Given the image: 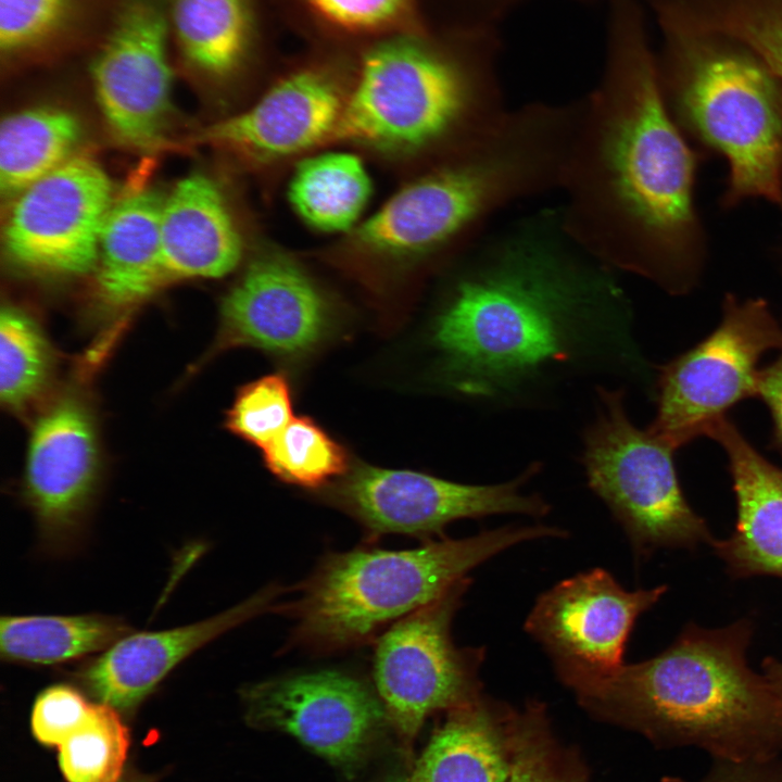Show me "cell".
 Here are the masks:
<instances>
[{
	"label": "cell",
	"mask_w": 782,
	"mask_h": 782,
	"mask_svg": "<svg viewBox=\"0 0 782 782\" xmlns=\"http://www.w3.org/2000/svg\"><path fill=\"white\" fill-rule=\"evenodd\" d=\"M342 108L328 77L300 71L276 84L250 109L201 130L195 141L258 160L287 156L332 137Z\"/></svg>",
	"instance_id": "ac0fdd59"
},
{
	"label": "cell",
	"mask_w": 782,
	"mask_h": 782,
	"mask_svg": "<svg viewBox=\"0 0 782 782\" xmlns=\"http://www.w3.org/2000/svg\"><path fill=\"white\" fill-rule=\"evenodd\" d=\"M757 396L771 414L774 442L782 451V352L772 364L759 371Z\"/></svg>",
	"instance_id": "d590c367"
},
{
	"label": "cell",
	"mask_w": 782,
	"mask_h": 782,
	"mask_svg": "<svg viewBox=\"0 0 782 782\" xmlns=\"http://www.w3.org/2000/svg\"><path fill=\"white\" fill-rule=\"evenodd\" d=\"M707 436L727 453L736 501L733 532L710 545L734 578H782V469L760 455L726 417Z\"/></svg>",
	"instance_id": "d6986e66"
},
{
	"label": "cell",
	"mask_w": 782,
	"mask_h": 782,
	"mask_svg": "<svg viewBox=\"0 0 782 782\" xmlns=\"http://www.w3.org/2000/svg\"><path fill=\"white\" fill-rule=\"evenodd\" d=\"M661 782H690L666 777ZM697 782H782V761L775 757L758 760H716L704 779Z\"/></svg>",
	"instance_id": "e575fe53"
},
{
	"label": "cell",
	"mask_w": 782,
	"mask_h": 782,
	"mask_svg": "<svg viewBox=\"0 0 782 782\" xmlns=\"http://www.w3.org/2000/svg\"><path fill=\"white\" fill-rule=\"evenodd\" d=\"M114 707L91 704L80 726L59 746L67 782H117L129 748V734Z\"/></svg>",
	"instance_id": "f546056e"
},
{
	"label": "cell",
	"mask_w": 782,
	"mask_h": 782,
	"mask_svg": "<svg viewBox=\"0 0 782 782\" xmlns=\"http://www.w3.org/2000/svg\"><path fill=\"white\" fill-rule=\"evenodd\" d=\"M112 194L100 164L73 156L12 199L3 228L9 261L40 275L77 276L94 269Z\"/></svg>",
	"instance_id": "4fadbf2b"
},
{
	"label": "cell",
	"mask_w": 782,
	"mask_h": 782,
	"mask_svg": "<svg viewBox=\"0 0 782 782\" xmlns=\"http://www.w3.org/2000/svg\"><path fill=\"white\" fill-rule=\"evenodd\" d=\"M666 585L629 591L603 568L565 579L543 592L525 621L563 684L620 667L638 618L666 593Z\"/></svg>",
	"instance_id": "5bb4252c"
},
{
	"label": "cell",
	"mask_w": 782,
	"mask_h": 782,
	"mask_svg": "<svg viewBox=\"0 0 782 782\" xmlns=\"http://www.w3.org/2000/svg\"><path fill=\"white\" fill-rule=\"evenodd\" d=\"M160 237L164 281L223 277L241 260L240 234L226 201L203 174L184 177L163 200Z\"/></svg>",
	"instance_id": "ffe728a7"
},
{
	"label": "cell",
	"mask_w": 782,
	"mask_h": 782,
	"mask_svg": "<svg viewBox=\"0 0 782 782\" xmlns=\"http://www.w3.org/2000/svg\"><path fill=\"white\" fill-rule=\"evenodd\" d=\"M762 676L782 708V659L767 657L761 664Z\"/></svg>",
	"instance_id": "8d00e7d4"
},
{
	"label": "cell",
	"mask_w": 782,
	"mask_h": 782,
	"mask_svg": "<svg viewBox=\"0 0 782 782\" xmlns=\"http://www.w3.org/2000/svg\"><path fill=\"white\" fill-rule=\"evenodd\" d=\"M658 78L681 130L726 157L723 202L760 197L782 205V85L729 39L663 31Z\"/></svg>",
	"instance_id": "8992f818"
},
{
	"label": "cell",
	"mask_w": 782,
	"mask_h": 782,
	"mask_svg": "<svg viewBox=\"0 0 782 782\" xmlns=\"http://www.w3.org/2000/svg\"><path fill=\"white\" fill-rule=\"evenodd\" d=\"M470 252L431 327L463 393H502L571 360L590 321L620 304L613 270L566 231L558 209L481 234Z\"/></svg>",
	"instance_id": "7a4b0ae2"
},
{
	"label": "cell",
	"mask_w": 782,
	"mask_h": 782,
	"mask_svg": "<svg viewBox=\"0 0 782 782\" xmlns=\"http://www.w3.org/2000/svg\"><path fill=\"white\" fill-rule=\"evenodd\" d=\"M293 401L286 376L274 373L243 384L226 413V427L264 449L293 419Z\"/></svg>",
	"instance_id": "1f68e13d"
},
{
	"label": "cell",
	"mask_w": 782,
	"mask_h": 782,
	"mask_svg": "<svg viewBox=\"0 0 782 782\" xmlns=\"http://www.w3.org/2000/svg\"><path fill=\"white\" fill-rule=\"evenodd\" d=\"M748 619L705 629L689 623L656 656L570 689L593 718L642 734L658 747L695 746L716 760H758L782 751V708L747 661Z\"/></svg>",
	"instance_id": "3957f363"
},
{
	"label": "cell",
	"mask_w": 782,
	"mask_h": 782,
	"mask_svg": "<svg viewBox=\"0 0 782 782\" xmlns=\"http://www.w3.org/2000/svg\"><path fill=\"white\" fill-rule=\"evenodd\" d=\"M98 479L91 416L78 400L60 399L34 425L23 483V496L46 553L64 556L80 546Z\"/></svg>",
	"instance_id": "9a60e30c"
},
{
	"label": "cell",
	"mask_w": 782,
	"mask_h": 782,
	"mask_svg": "<svg viewBox=\"0 0 782 782\" xmlns=\"http://www.w3.org/2000/svg\"><path fill=\"white\" fill-rule=\"evenodd\" d=\"M240 697L250 727L288 733L349 774L389 724L376 690L340 670L264 680L243 686Z\"/></svg>",
	"instance_id": "7c38bea8"
},
{
	"label": "cell",
	"mask_w": 782,
	"mask_h": 782,
	"mask_svg": "<svg viewBox=\"0 0 782 782\" xmlns=\"http://www.w3.org/2000/svg\"><path fill=\"white\" fill-rule=\"evenodd\" d=\"M262 452L277 479L301 488L321 489L349 471L344 447L306 416L293 418Z\"/></svg>",
	"instance_id": "f1b7e54d"
},
{
	"label": "cell",
	"mask_w": 782,
	"mask_h": 782,
	"mask_svg": "<svg viewBox=\"0 0 782 782\" xmlns=\"http://www.w3.org/2000/svg\"><path fill=\"white\" fill-rule=\"evenodd\" d=\"M130 632L122 618L101 614L2 616L0 654L12 664L60 665L106 651Z\"/></svg>",
	"instance_id": "484cf974"
},
{
	"label": "cell",
	"mask_w": 782,
	"mask_h": 782,
	"mask_svg": "<svg viewBox=\"0 0 782 782\" xmlns=\"http://www.w3.org/2000/svg\"><path fill=\"white\" fill-rule=\"evenodd\" d=\"M471 579L393 623L375 640L373 679L404 756L426 719L468 705L482 693L484 647H459L452 625Z\"/></svg>",
	"instance_id": "ba28073f"
},
{
	"label": "cell",
	"mask_w": 782,
	"mask_h": 782,
	"mask_svg": "<svg viewBox=\"0 0 782 782\" xmlns=\"http://www.w3.org/2000/svg\"><path fill=\"white\" fill-rule=\"evenodd\" d=\"M497 29H462L456 48L392 39L365 55L331 138L399 150L458 153L509 109L500 78Z\"/></svg>",
	"instance_id": "277c9868"
},
{
	"label": "cell",
	"mask_w": 782,
	"mask_h": 782,
	"mask_svg": "<svg viewBox=\"0 0 782 782\" xmlns=\"http://www.w3.org/2000/svg\"><path fill=\"white\" fill-rule=\"evenodd\" d=\"M85 59L96 102L115 138L138 150L161 147L175 72L166 0H115Z\"/></svg>",
	"instance_id": "8fae6325"
},
{
	"label": "cell",
	"mask_w": 782,
	"mask_h": 782,
	"mask_svg": "<svg viewBox=\"0 0 782 782\" xmlns=\"http://www.w3.org/2000/svg\"><path fill=\"white\" fill-rule=\"evenodd\" d=\"M329 23L350 30H373L394 21L407 0H307Z\"/></svg>",
	"instance_id": "836d02e7"
},
{
	"label": "cell",
	"mask_w": 782,
	"mask_h": 782,
	"mask_svg": "<svg viewBox=\"0 0 782 782\" xmlns=\"http://www.w3.org/2000/svg\"><path fill=\"white\" fill-rule=\"evenodd\" d=\"M51 353L37 324L18 308L7 306L0 317V393L10 408L21 409L45 389Z\"/></svg>",
	"instance_id": "4dcf8cb0"
},
{
	"label": "cell",
	"mask_w": 782,
	"mask_h": 782,
	"mask_svg": "<svg viewBox=\"0 0 782 782\" xmlns=\"http://www.w3.org/2000/svg\"><path fill=\"white\" fill-rule=\"evenodd\" d=\"M283 590L270 584L216 616L162 631L125 635L77 672L101 703L129 711L182 660L223 633L274 609Z\"/></svg>",
	"instance_id": "e0dca14e"
},
{
	"label": "cell",
	"mask_w": 782,
	"mask_h": 782,
	"mask_svg": "<svg viewBox=\"0 0 782 782\" xmlns=\"http://www.w3.org/2000/svg\"><path fill=\"white\" fill-rule=\"evenodd\" d=\"M566 534L546 525L504 526L464 539L428 540L408 550L360 546L328 553L295 586L297 596L273 610L293 620L292 646L317 654L357 647L444 595L499 553Z\"/></svg>",
	"instance_id": "5b68a950"
},
{
	"label": "cell",
	"mask_w": 782,
	"mask_h": 782,
	"mask_svg": "<svg viewBox=\"0 0 782 782\" xmlns=\"http://www.w3.org/2000/svg\"><path fill=\"white\" fill-rule=\"evenodd\" d=\"M774 348H782V328L768 304L728 295L720 325L660 367L648 430L674 449L707 436L731 407L757 395L758 362Z\"/></svg>",
	"instance_id": "9c48e42d"
},
{
	"label": "cell",
	"mask_w": 782,
	"mask_h": 782,
	"mask_svg": "<svg viewBox=\"0 0 782 782\" xmlns=\"http://www.w3.org/2000/svg\"><path fill=\"white\" fill-rule=\"evenodd\" d=\"M539 471L531 465L514 480L465 484L429 474L357 464L327 485L323 499L357 521L370 537L388 533L431 538L458 519L499 514L541 517L550 505L521 492Z\"/></svg>",
	"instance_id": "30bf717a"
},
{
	"label": "cell",
	"mask_w": 782,
	"mask_h": 782,
	"mask_svg": "<svg viewBox=\"0 0 782 782\" xmlns=\"http://www.w3.org/2000/svg\"><path fill=\"white\" fill-rule=\"evenodd\" d=\"M91 704L75 688L60 683L45 689L31 710V731L41 744L60 746L84 721Z\"/></svg>",
	"instance_id": "d6a6232c"
},
{
	"label": "cell",
	"mask_w": 782,
	"mask_h": 782,
	"mask_svg": "<svg viewBox=\"0 0 782 782\" xmlns=\"http://www.w3.org/2000/svg\"><path fill=\"white\" fill-rule=\"evenodd\" d=\"M388 782H412V781H411L409 778H408V779H406V778H399V779L390 780V781H388Z\"/></svg>",
	"instance_id": "74e56055"
},
{
	"label": "cell",
	"mask_w": 782,
	"mask_h": 782,
	"mask_svg": "<svg viewBox=\"0 0 782 782\" xmlns=\"http://www.w3.org/2000/svg\"><path fill=\"white\" fill-rule=\"evenodd\" d=\"M83 128L70 110L34 105L8 115L0 127L1 194L13 199L74 155Z\"/></svg>",
	"instance_id": "d4e9b609"
},
{
	"label": "cell",
	"mask_w": 782,
	"mask_h": 782,
	"mask_svg": "<svg viewBox=\"0 0 782 782\" xmlns=\"http://www.w3.org/2000/svg\"><path fill=\"white\" fill-rule=\"evenodd\" d=\"M600 409L584 433L590 489L622 527L636 557L659 548L694 550L714 541L684 496L674 447L629 419L623 391L598 388Z\"/></svg>",
	"instance_id": "52a82bcc"
},
{
	"label": "cell",
	"mask_w": 782,
	"mask_h": 782,
	"mask_svg": "<svg viewBox=\"0 0 782 782\" xmlns=\"http://www.w3.org/2000/svg\"><path fill=\"white\" fill-rule=\"evenodd\" d=\"M174 61L195 83L218 85L245 65L255 33L252 0H166Z\"/></svg>",
	"instance_id": "cb8c5ba5"
},
{
	"label": "cell",
	"mask_w": 782,
	"mask_h": 782,
	"mask_svg": "<svg viewBox=\"0 0 782 782\" xmlns=\"http://www.w3.org/2000/svg\"><path fill=\"white\" fill-rule=\"evenodd\" d=\"M163 200L150 189L113 202L100 235L97 290L112 308L135 305L165 282L161 266Z\"/></svg>",
	"instance_id": "44dd1931"
},
{
	"label": "cell",
	"mask_w": 782,
	"mask_h": 782,
	"mask_svg": "<svg viewBox=\"0 0 782 782\" xmlns=\"http://www.w3.org/2000/svg\"><path fill=\"white\" fill-rule=\"evenodd\" d=\"M337 326L332 306L292 262L268 255L249 265L220 303L219 349L251 346L285 360L317 351Z\"/></svg>",
	"instance_id": "2e32d148"
},
{
	"label": "cell",
	"mask_w": 782,
	"mask_h": 782,
	"mask_svg": "<svg viewBox=\"0 0 782 782\" xmlns=\"http://www.w3.org/2000/svg\"><path fill=\"white\" fill-rule=\"evenodd\" d=\"M513 707L484 694L446 712L417 759L412 782H509Z\"/></svg>",
	"instance_id": "603a6c76"
},
{
	"label": "cell",
	"mask_w": 782,
	"mask_h": 782,
	"mask_svg": "<svg viewBox=\"0 0 782 782\" xmlns=\"http://www.w3.org/2000/svg\"><path fill=\"white\" fill-rule=\"evenodd\" d=\"M117 782H119V781H117ZM123 782H138V781H130V780H127V781H123Z\"/></svg>",
	"instance_id": "f35d334b"
},
{
	"label": "cell",
	"mask_w": 782,
	"mask_h": 782,
	"mask_svg": "<svg viewBox=\"0 0 782 782\" xmlns=\"http://www.w3.org/2000/svg\"><path fill=\"white\" fill-rule=\"evenodd\" d=\"M508 736L509 782H589V770L579 752L556 739L545 704L530 701L513 708Z\"/></svg>",
	"instance_id": "83f0119b"
},
{
	"label": "cell",
	"mask_w": 782,
	"mask_h": 782,
	"mask_svg": "<svg viewBox=\"0 0 782 782\" xmlns=\"http://www.w3.org/2000/svg\"><path fill=\"white\" fill-rule=\"evenodd\" d=\"M362 161L350 153H326L303 161L289 186L290 201L311 226L324 231L351 228L370 194Z\"/></svg>",
	"instance_id": "4316f807"
},
{
	"label": "cell",
	"mask_w": 782,
	"mask_h": 782,
	"mask_svg": "<svg viewBox=\"0 0 782 782\" xmlns=\"http://www.w3.org/2000/svg\"><path fill=\"white\" fill-rule=\"evenodd\" d=\"M115 0H0V58L10 70L86 58Z\"/></svg>",
	"instance_id": "7402d4cb"
},
{
	"label": "cell",
	"mask_w": 782,
	"mask_h": 782,
	"mask_svg": "<svg viewBox=\"0 0 782 782\" xmlns=\"http://www.w3.org/2000/svg\"><path fill=\"white\" fill-rule=\"evenodd\" d=\"M581 100L559 186L564 228L609 269L689 291L706 254L697 161L665 101L640 0H608L601 77Z\"/></svg>",
	"instance_id": "6da1fadb"
}]
</instances>
